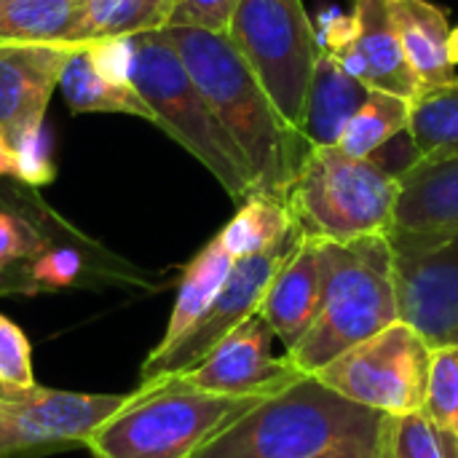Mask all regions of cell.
<instances>
[{"label": "cell", "mask_w": 458, "mask_h": 458, "mask_svg": "<svg viewBox=\"0 0 458 458\" xmlns=\"http://www.w3.org/2000/svg\"><path fill=\"white\" fill-rule=\"evenodd\" d=\"M81 0H0V46H75Z\"/></svg>", "instance_id": "7402d4cb"}, {"label": "cell", "mask_w": 458, "mask_h": 458, "mask_svg": "<svg viewBox=\"0 0 458 458\" xmlns=\"http://www.w3.org/2000/svg\"><path fill=\"white\" fill-rule=\"evenodd\" d=\"M83 51L91 67L118 86H134V64H137V40L134 35L123 38H102L83 43Z\"/></svg>", "instance_id": "4dcf8cb0"}, {"label": "cell", "mask_w": 458, "mask_h": 458, "mask_svg": "<svg viewBox=\"0 0 458 458\" xmlns=\"http://www.w3.org/2000/svg\"><path fill=\"white\" fill-rule=\"evenodd\" d=\"M400 177L378 158H352L341 148H309L282 201L303 236L354 242L394 231Z\"/></svg>", "instance_id": "5b68a950"}, {"label": "cell", "mask_w": 458, "mask_h": 458, "mask_svg": "<svg viewBox=\"0 0 458 458\" xmlns=\"http://www.w3.org/2000/svg\"><path fill=\"white\" fill-rule=\"evenodd\" d=\"M0 386L5 392H24L38 386L32 370V346L24 330L0 314Z\"/></svg>", "instance_id": "f546056e"}, {"label": "cell", "mask_w": 458, "mask_h": 458, "mask_svg": "<svg viewBox=\"0 0 458 458\" xmlns=\"http://www.w3.org/2000/svg\"><path fill=\"white\" fill-rule=\"evenodd\" d=\"M266 397H225L182 376L142 381L89 440L91 458H191Z\"/></svg>", "instance_id": "277c9868"}, {"label": "cell", "mask_w": 458, "mask_h": 458, "mask_svg": "<svg viewBox=\"0 0 458 458\" xmlns=\"http://www.w3.org/2000/svg\"><path fill=\"white\" fill-rule=\"evenodd\" d=\"M421 413L437 432L458 437V344L435 349Z\"/></svg>", "instance_id": "4316f807"}, {"label": "cell", "mask_w": 458, "mask_h": 458, "mask_svg": "<svg viewBox=\"0 0 458 458\" xmlns=\"http://www.w3.org/2000/svg\"><path fill=\"white\" fill-rule=\"evenodd\" d=\"M51 454H59V451L46 448V445H27L13 432L0 427V458H46Z\"/></svg>", "instance_id": "d6a6232c"}, {"label": "cell", "mask_w": 458, "mask_h": 458, "mask_svg": "<svg viewBox=\"0 0 458 458\" xmlns=\"http://www.w3.org/2000/svg\"><path fill=\"white\" fill-rule=\"evenodd\" d=\"M400 319L397 268L389 233L354 242H322V303L303 338L287 352L314 376L354 344Z\"/></svg>", "instance_id": "7a4b0ae2"}, {"label": "cell", "mask_w": 458, "mask_h": 458, "mask_svg": "<svg viewBox=\"0 0 458 458\" xmlns=\"http://www.w3.org/2000/svg\"><path fill=\"white\" fill-rule=\"evenodd\" d=\"M11 142H13V161H16L13 180H19L21 185L32 188V191L54 182L56 166L51 158V134L46 129V121L27 126Z\"/></svg>", "instance_id": "f1b7e54d"}, {"label": "cell", "mask_w": 458, "mask_h": 458, "mask_svg": "<svg viewBox=\"0 0 458 458\" xmlns=\"http://www.w3.org/2000/svg\"><path fill=\"white\" fill-rule=\"evenodd\" d=\"M75 46H0V131L13 140L46 121L62 67Z\"/></svg>", "instance_id": "9a60e30c"}, {"label": "cell", "mask_w": 458, "mask_h": 458, "mask_svg": "<svg viewBox=\"0 0 458 458\" xmlns=\"http://www.w3.org/2000/svg\"><path fill=\"white\" fill-rule=\"evenodd\" d=\"M384 458H445L440 432L424 413L384 419Z\"/></svg>", "instance_id": "83f0119b"}, {"label": "cell", "mask_w": 458, "mask_h": 458, "mask_svg": "<svg viewBox=\"0 0 458 458\" xmlns=\"http://www.w3.org/2000/svg\"><path fill=\"white\" fill-rule=\"evenodd\" d=\"M274 330L260 314L244 319L236 330H231L196 368L180 373L191 386L225 394V397H271L306 373L295 368V362L271 354Z\"/></svg>", "instance_id": "4fadbf2b"}, {"label": "cell", "mask_w": 458, "mask_h": 458, "mask_svg": "<svg viewBox=\"0 0 458 458\" xmlns=\"http://www.w3.org/2000/svg\"><path fill=\"white\" fill-rule=\"evenodd\" d=\"M448 51H451V62L458 67V24L451 30V40H448Z\"/></svg>", "instance_id": "8d00e7d4"}, {"label": "cell", "mask_w": 458, "mask_h": 458, "mask_svg": "<svg viewBox=\"0 0 458 458\" xmlns=\"http://www.w3.org/2000/svg\"><path fill=\"white\" fill-rule=\"evenodd\" d=\"M370 91L373 89L365 86L360 78H354L335 56L322 51L311 75L306 110H303L301 134L306 145L309 148L338 145L344 129L362 110Z\"/></svg>", "instance_id": "ac0fdd59"}, {"label": "cell", "mask_w": 458, "mask_h": 458, "mask_svg": "<svg viewBox=\"0 0 458 458\" xmlns=\"http://www.w3.org/2000/svg\"><path fill=\"white\" fill-rule=\"evenodd\" d=\"M301 236L303 233L298 228L282 244H276L260 255L239 258L225 279L223 290L217 293L215 303L207 309V314L172 349H166L164 354L145 357V362L140 368V384L164 378V376H180V373L196 368L231 330H236L244 319L258 314L274 274L290 258V252L295 250Z\"/></svg>", "instance_id": "30bf717a"}, {"label": "cell", "mask_w": 458, "mask_h": 458, "mask_svg": "<svg viewBox=\"0 0 458 458\" xmlns=\"http://www.w3.org/2000/svg\"><path fill=\"white\" fill-rule=\"evenodd\" d=\"M435 349L405 319L354 344L314 376L335 394L381 416L421 413Z\"/></svg>", "instance_id": "ba28073f"}, {"label": "cell", "mask_w": 458, "mask_h": 458, "mask_svg": "<svg viewBox=\"0 0 458 458\" xmlns=\"http://www.w3.org/2000/svg\"><path fill=\"white\" fill-rule=\"evenodd\" d=\"M233 263L236 260L228 255V250L220 244L217 236L191 258V263L182 268L166 330L161 341L150 349V354H164L166 349H172L207 314V309L215 303L217 293L223 290Z\"/></svg>", "instance_id": "ffe728a7"}, {"label": "cell", "mask_w": 458, "mask_h": 458, "mask_svg": "<svg viewBox=\"0 0 458 458\" xmlns=\"http://www.w3.org/2000/svg\"><path fill=\"white\" fill-rule=\"evenodd\" d=\"M236 0H174L169 27H201L225 32Z\"/></svg>", "instance_id": "1f68e13d"}, {"label": "cell", "mask_w": 458, "mask_h": 458, "mask_svg": "<svg viewBox=\"0 0 458 458\" xmlns=\"http://www.w3.org/2000/svg\"><path fill=\"white\" fill-rule=\"evenodd\" d=\"M126 400L129 394H86L32 386L0 397V427L27 445H46L62 454L83 448Z\"/></svg>", "instance_id": "7c38bea8"}, {"label": "cell", "mask_w": 458, "mask_h": 458, "mask_svg": "<svg viewBox=\"0 0 458 458\" xmlns=\"http://www.w3.org/2000/svg\"><path fill=\"white\" fill-rule=\"evenodd\" d=\"M166 35L247 158L258 193L282 199L309 153L303 134L282 118L266 86L225 32L166 27Z\"/></svg>", "instance_id": "6da1fadb"}, {"label": "cell", "mask_w": 458, "mask_h": 458, "mask_svg": "<svg viewBox=\"0 0 458 458\" xmlns=\"http://www.w3.org/2000/svg\"><path fill=\"white\" fill-rule=\"evenodd\" d=\"M400 319L432 349L458 344V225L443 231H392Z\"/></svg>", "instance_id": "9c48e42d"}, {"label": "cell", "mask_w": 458, "mask_h": 458, "mask_svg": "<svg viewBox=\"0 0 458 458\" xmlns=\"http://www.w3.org/2000/svg\"><path fill=\"white\" fill-rule=\"evenodd\" d=\"M389 5L419 97L456 83V64L448 51L454 30L448 11L432 0H389Z\"/></svg>", "instance_id": "e0dca14e"}, {"label": "cell", "mask_w": 458, "mask_h": 458, "mask_svg": "<svg viewBox=\"0 0 458 458\" xmlns=\"http://www.w3.org/2000/svg\"><path fill=\"white\" fill-rule=\"evenodd\" d=\"M225 35L255 70L282 118L301 131L311 75L322 54L303 0H236Z\"/></svg>", "instance_id": "52a82bcc"}, {"label": "cell", "mask_w": 458, "mask_h": 458, "mask_svg": "<svg viewBox=\"0 0 458 458\" xmlns=\"http://www.w3.org/2000/svg\"><path fill=\"white\" fill-rule=\"evenodd\" d=\"M322 303V242L301 236L274 274L258 314L290 352L317 319Z\"/></svg>", "instance_id": "2e32d148"}, {"label": "cell", "mask_w": 458, "mask_h": 458, "mask_svg": "<svg viewBox=\"0 0 458 458\" xmlns=\"http://www.w3.org/2000/svg\"><path fill=\"white\" fill-rule=\"evenodd\" d=\"M298 231L287 204L279 196L252 193L239 204V212L217 233L220 244L233 260L260 255Z\"/></svg>", "instance_id": "603a6c76"}, {"label": "cell", "mask_w": 458, "mask_h": 458, "mask_svg": "<svg viewBox=\"0 0 458 458\" xmlns=\"http://www.w3.org/2000/svg\"><path fill=\"white\" fill-rule=\"evenodd\" d=\"M411 99L373 89L362 110L349 121L335 148L352 158H370L408 129Z\"/></svg>", "instance_id": "484cf974"}, {"label": "cell", "mask_w": 458, "mask_h": 458, "mask_svg": "<svg viewBox=\"0 0 458 458\" xmlns=\"http://www.w3.org/2000/svg\"><path fill=\"white\" fill-rule=\"evenodd\" d=\"M408 137L419 161L458 156V81L411 102Z\"/></svg>", "instance_id": "d4e9b609"}, {"label": "cell", "mask_w": 458, "mask_h": 458, "mask_svg": "<svg viewBox=\"0 0 458 458\" xmlns=\"http://www.w3.org/2000/svg\"><path fill=\"white\" fill-rule=\"evenodd\" d=\"M86 239L38 196L0 191V298L38 295L32 284L35 260L56 244Z\"/></svg>", "instance_id": "5bb4252c"}, {"label": "cell", "mask_w": 458, "mask_h": 458, "mask_svg": "<svg viewBox=\"0 0 458 458\" xmlns=\"http://www.w3.org/2000/svg\"><path fill=\"white\" fill-rule=\"evenodd\" d=\"M440 440H443V451H445V458H458V437L440 432Z\"/></svg>", "instance_id": "d590c367"}, {"label": "cell", "mask_w": 458, "mask_h": 458, "mask_svg": "<svg viewBox=\"0 0 458 458\" xmlns=\"http://www.w3.org/2000/svg\"><path fill=\"white\" fill-rule=\"evenodd\" d=\"M174 0H81L72 43L123 38L169 27Z\"/></svg>", "instance_id": "cb8c5ba5"}, {"label": "cell", "mask_w": 458, "mask_h": 458, "mask_svg": "<svg viewBox=\"0 0 458 458\" xmlns=\"http://www.w3.org/2000/svg\"><path fill=\"white\" fill-rule=\"evenodd\" d=\"M16 161H13V142L0 131V177H13Z\"/></svg>", "instance_id": "e575fe53"}, {"label": "cell", "mask_w": 458, "mask_h": 458, "mask_svg": "<svg viewBox=\"0 0 458 458\" xmlns=\"http://www.w3.org/2000/svg\"><path fill=\"white\" fill-rule=\"evenodd\" d=\"M381 445H384V432L381 437H370V440H349L317 458H381Z\"/></svg>", "instance_id": "836d02e7"}, {"label": "cell", "mask_w": 458, "mask_h": 458, "mask_svg": "<svg viewBox=\"0 0 458 458\" xmlns=\"http://www.w3.org/2000/svg\"><path fill=\"white\" fill-rule=\"evenodd\" d=\"M458 225V156L416 161L400 174L394 231H443Z\"/></svg>", "instance_id": "d6986e66"}, {"label": "cell", "mask_w": 458, "mask_h": 458, "mask_svg": "<svg viewBox=\"0 0 458 458\" xmlns=\"http://www.w3.org/2000/svg\"><path fill=\"white\" fill-rule=\"evenodd\" d=\"M322 51L335 56L365 86L405 99L419 97V86L405 62L389 0H354L352 16L333 13L317 30Z\"/></svg>", "instance_id": "8fae6325"}, {"label": "cell", "mask_w": 458, "mask_h": 458, "mask_svg": "<svg viewBox=\"0 0 458 458\" xmlns=\"http://www.w3.org/2000/svg\"><path fill=\"white\" fill-rule=\"evenodd\" d=\"M384 419L317 376H303L220 429L191 458H317L349 440L381 437Z\"/></svg>", "instance_id": "3957f363"}, {"label": "cell", "mask_w": 458, "mask_h": 458, "mask_svg": "<svg viewBox=\"0 0 458 458\" xmlns=\"http://www.w3.org/2000/svg\"><path fill=\"white\" fill-rule=\"evenodd\" d=\"M59 89L70 113L75 115L78 113H115V115H134V118L156 123V115L148 107V102L140 97V91L134 86H118L102 78L91 67L83 46H75L70 51L62 67Z\"/></svg>", "instance_id": "44dd1931"}, {"label": "cell", "mask_w": 458, "mask_h": 458, "mask_svg": "<svg viewBox=\"0 0 458 458\" xmlns=\"http://www.w3.org/2000/svg\"><path fill=\"white\" fill-rule=\"evenodd\" d=\"M381 458H384V454H381Z\"/></svg>", "instance_id": "74e56055"}, {"label": "cell", "mask_w": 458, "mask_h": 458, "mask_svg": "<svg viewBox=\"0 0 458 458\" xmlns=\"http://www.w3.org/2000/svg\"><path fill=\"white\" fill-rule=\"evenodd\" d=\"M134 40V89L153 110L156 126L188 150L236 204L258 193L247 158L185 70L166 27L140 32Z\"/></svg>", "instance_id": "8992f818"}]
</instances>
